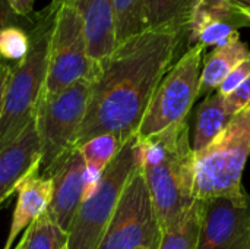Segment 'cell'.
I'll return each instance as SVG.
<instances>
[{"instance_id": "d6986e66", "label": "cell", "mask_w": 250, "mask_h": 249, "mask_svg": "<svg viewBox=\"0 0 250 249\" xmlns=\"http://www.w3.org/2000/svg\"><path fill=\"white\" fill-rule=\"evenodd\" d=\"M202 203L199 200L168 229L163 230L157 249H196Z\"/></svg>"}, {"instance_id": "7402d4cb", "label": "cell", "mask_w": 250, "mask_h": 249, "mask_svg": "<svg viewBox=\"0 0 250 249\" xmlns=\"http://www.w3.org/2000/svg\"><path fill=\"white\" fill-rule=\"evenodd\" d=\"M145 0H114L117 44L145 31Z\"/></svg>"}, {"instance_id": "6da1fadb", "label": "cell", "mask_w": 250, "mask_h": 249, "mask_svg": "<svg viewBox=\"0 0 250 249\" xmlns=\"http://www.w3.org/2000/svg\"><path fill=\"white\" fill-rule=\"evenodd\" d=\"M185 43V31L145 29L98 62L76 148L103 134H114L123 142L135 136L157 87L183 54Z\"/></svg>"}, {"instance_id": "f1b7e54d", "label": "cell", "mask_w": 250, "mask_h": 249, "mask_svg": "<svg viewBox=\"0 0 250 249\" xmlns=\"http://www.w3.org/2000/svg\"><path fill=\"white\" fill-rule=\"evenodd\" d=\"M233 1H236V3H239V4H242L243 7H248V9H250V0H233Z\"/></svg>"}, {"instance_id": "44dd1931", "label": "cell", "mask_w": 250, "mask_h": 249, "mask_svg": "<svg viewBox=\"0 0 250 249\" xmlns=\"http://www.w3.org/2000/svg\"><path fill=\"white\" fill-rule=\"evenodd\" d=\"M67 239L69 233L44 213L25 230L23 249H64L67 247Z\"/></svg>"}, {"instance_id": "d4e9b609", "label": "cell", "mask_w": 250, "mask_h": 249, "mask_svg": "<svg viewBox=\"0 0 250 249\" xmlns=\"http://www.w3.org/2000/svg\"><path fill=\"white\" fill-rule=\"evenodd\" d=\"M226 109L230 116L237 114L239 112L245 110L246 107L250 106V76L242 84L239 85L230 95L224 97Z\"/></svg>"}, {"instance_id": "9c48e42d", "label": "cell", "mask_w": 250, "mask_h": 249, "mask_svg": "<svg viewBox=\"0 0 250 249\" xmlns=\"http://www.w3.org/2000/svg\"><path fill=\"white\" fill-rule=\"evenodd\" d=\"M161 235L163 229L138 163L97 249H157Z\"/></svg>"}, {"instance_id": "3957f363", "label": "cell", "mask_w": 250, "mask_h": 249, "mask_svg": "<svg viewBox=\"0 0 250 249\" xmlns=\"http://www.w3.org/2000/svg\"><path fill=\"white\" fill-rule=\"evenodd\" d=\"M56 10V6L48 4L35 13L29 31V53L23 60L12 66L0 116V151L10 145L35 119L47 75L48 44Z\"/></svg>"}, {"instance_id": "2e32d148", "label": "cell", "mask_w": 250, "mask_h": 249, "mask_svg": "<svg viewBox=\"0 0 250 249\" xmlns=\"http://www.w3.org/2000/svg\"><path fill=\"white\" fill-rule=\"evenodd\" d=\"M249 54V47L240 38L214 47L205 54L199 79V97H207L217 91L227 75Z\"/></svg>"}, {"instance_id": "603a6c76", "label": "cell", "mask_w": 250, "mask_h": 249, "mask_svg": "<svg viewBox=\"0 0 250 249\" xmlns=\"http://www.w3.org/2000/svg\"><path fill=\"white\" fill-rule=\"evenodd\" d=\"M31 48L29 32L16 23H9L0 31V60L19 63Z\"/></svg>"}, {"instance_id": "1f68e13d", "label": "cell", "mask_w": 250, "mask_h": 249, "mask_svg": "<svg viewBox=\"0 0 250 249\" xmlns=\"http://www.w3.org/2000/svg\"><path fill=\"white\" fill-rule=\"evenodd\" d=\"M249 10H250V9H249Z\"/></svg>"}, {"instance_id": "7c38bea8", "label": "cell", "mask_w": 250, "mask_h": 249, "mask_svg": "<svg viewBox=\"0 0 250 249\" xmlns=\"http://www.w3.org/2000/svg\"><path fill=\"white\" fill-rule=\"evenodd\" d=\"M51 178L53 200L47 214L69 233L83 200L85 163L76 148L60 163Z\"/></svg>"}, {"instance_id": "ba28073f", "label": "cell", "mask_w": 250, "mask_h": 249, "mask_svg": "<svg viewBox=\"0 0 250 249\" xmlns=\"http://www.w3.org/2000/svg\"><path fill=\"white\" fill-rule=\"evenodd\" d=\"M48 44V63L42 95L53 97L82 79H92L98 63L89 57L85 25L79 13L67 6H56Z\"/></svg>"}, {"instance_id": "4dcf8cb0", "label": "cell", "mask_w": 250, "mask_h": 249, "mask_svg": "<svg viewBox=\"0 0 250 249\" xmlns=\"http://www.w3.org/2000/svg\"><path fill=\"white\" fill-rule=\"evenodd\" d=\"M64 249H67V247H66V248H64Z\"/></svg>"}, {"instance_id": "ac0fdd59", "label": "cell", "mask_w": 250, "mask_h": 249, "mask_svg": "<svg viewBox=\"0 0 250 249\" xmlns=\"http://www.w3.org/2000/svg\"><path fill=\"white\" fill-rule=\"evenodd\" d=\"M198 0H145V29H179L188 32V25Z\"/></svg>"}, {"instance_id": "cb8c5ba5", "label": "cell", "mask_w": 250, "mask_h": 249, "mask_svg": "<svg viewBox=\"0 0 250 249\" xmlns=\"http://www.w3.org/2000/svg\"><path fill=\"white\" fill-rule=\"evenodd\" d=\"M250 76V54L242 60L229 75L227 78L223 81V84L220 85V88L217 90V92L223 97L230 95L239 85H242L248 78Z\"/></svg>"}, {"instance_id": "484cf974", "label": "cell", "mask_w": 250, "mask_h": 249, "mask_svg": "<svg viewBox=\"0 0 250 249\" xmlns=\"http://www.w3.org/2000/svg\"><path fill=\"white\" fill-rule=\"evenodd\" d=\"M10 72H12V65L0 60V116H1V110H3V100H4L6 85H7Z\"/></svg>"}, {"instance_id": "7a4b0ae2", "label": "cell", "mask_w": 250, "mask_h": 249, "mask_svg": "<svg viewBox=\"0 0 250 249\" xmlns=\"http://www.w3.org/2000/svg\"><path fill=\"white\" fill-rule=\"evenodd\" d=\"M138 163L161 229L166 230L196 201L195 151L189 120L138 139Z\"/></svg>"}, {"instance_id": "8992f818", "label": "cell", "mask_w": 250, "mask_h": 249, "mask_svg": "<svg viewBox=\"0 0 250 249\" xmlns=\"http://www.w3.org/2000/svg\"><path fill=\"white\" fill-rule=\"evenodd\" d=\"M138 167V136L125 142L103 172L95 191L82 201L69 230L67 249H97L119 204L126 183Z\"/></svg>"}, {"instance_id": "52a82bcc", "label": "cell", "mask_w": 250, "mask_h": 249, "mask_svg": "<svg viewBox=\"0 0 250 249\" xmlns=\"http://www.w3.org/2000/svg\"><path fill=\"white\" fill-rule=\"evenodd\" d=\"M205 48L189 45L173 63L157 87L138 129V139L155 135L176 123L188 120L199 97V79Z\"/></svg>"}, {"instance_id": "277c9868", "label": "cell", "mask_w": 250, "mask_h": 249, "mask_svg": "<svg viewBox=\"0 0 250 249\" xmlns=\"http://www.w3.org/2000/svg\"><path fill=\"white\" fill-rule=\"evenodd\" d=\"M250 156V106L231 117L223 132L195 154V198L237 195Z\"/></svg>"}, {"instance_id": "83f0119b", "label": "cell", "mask_w": 250, "mask_h": 249, "mask_svg": "<svg viewBox=\"0 0 250 249\" xmlns=\"http://www.w3.org/2000/svg\"><path fill=\"white\" fill-rule=\"evenodd\" d=\"M16 15L13 13L9 0H0V31L3 26L13 23V18Z\"/></svg>"}, {"instance_id": "4fadbf2b", "label": "cell", "mask_w": 250, "mask_h": 249, "mask_svg": "<svg viewBox=\"0 0 250 249\" xmlns=\"http://www.w3.org/2000/svg\"><path fill=\"white\" fill-rule=\"evenodd\" d=\"M50 4H67L73 7L83 21L88 53L94 62L108 57L116 45L114 0H51Z\"/></svg>"}, {"instance_id": "4316f807", "label": "cell", "mask_w": 250, "mask_h": 249, "mask_svg": "<svg viewBox=\"0 0 250 249\" xmlns=\"http://www.w3.org/2000/svg\"><path fill=\"white\" fill-rule=\"evenodd\" d=\"M9 3L16 16H28L32 12L35 0H9Z\"/></svg>"}, {"instance_id": "f546056e", "label": "cell", "mask_w": 250, "mask_h": 249, "mask_svg": "<svg viewBox=\"0 0 250 249\" xmlns=\"http://www.w3.org/2000/svg\"><path fill=\"white\" fill-rule=\"evenodd\" d=\"M23 248H25V233H23L22 239L19 241V244L16 245V248H13V249H23Z\"/></svg>"}, {"instance_id": "9a60e30c", "label": "cell", "mask_w": 250, "mask_h": 249, "mask_svg": "<svg viewBox=\"0 0 250 249\" xmlns=\"http://www.w3.org/2000/svg\"><path fill=\"white\" fill-rule=\"evenodd\" d=\"M16 195L18 200L12 216L10 230L3 249L12 248L22 230L28 229L48 211L53 200V178L41 176L40 170H35L16 188Z\"/></svg>"}, {"instance_id": "8fae6325", "label": "cell", "mask_w": 250, "mask_h": 249, "mask_svg": "<svg viewBox=\"0 0 250 249\" xmlns=\"http://www.w3.org/2000/svg\"><path fill=\"white\" fill-rule=\"evenodd\" d=\"M250 26V10L233 0H198L188 25V47L205 50L240 38L242 28Z\"/></svg>"}, {"instance_id": "ffe728a7", "label": "cell", "mask_w": 250, "mask_h": 249, "mask_svg": "<svg viewBox=\"0 0 250 249\" xmlns=\"http://www.w3.org/2000/svg\"><path fill=\"white\" fill-rule=\"evenodd\" d=\"M123 145L125 142L117 135L103 134L85 141L76 150L82 156L83 163L88 169L103 173L107 166L116 158Z\"/></svg>"}, {"instance_id": "5bb4252c", "label": "cell", "mask_w": 250, "mask_h": 249, "mask_svg": "<svg viewBox=\"0 0 250 249\" xmlns=\"http://www.w3.org/2000/svg\"><path fill=\"white\" fill-rule=\"evenodd\" d=\"M35 170H40V142L34 119L10 145L0 151V204Z\"/></svg>"}, {"instance_id": "5b68a950", "label": "cell", "mask_w": 250, "mask_h": 249, "mask_svg": "<svg viewBox=\"0 0 250 249\" xmlns=\"http://www.w3.org/2000/svg\"><path fill=\"white\" fill-rule=\"evenodd\" d=\"M89 91L91 79H82L53 97L41 94L35 112L41 176H51L76 148Z\"/></svg>"}, {"instance_id": "e0dca14e", "label": "cell", "mask_w": 250, "mask_h": 249, "mask_svg": "<svg viewBox=\"0 0 250 249\" xmlns=\"http://www.w3.org/2000/svg\"><path fill=\"white\" fill-rule=\"evenodd\" d=\"M233 116L229 114L224 97L217 91L207 95L195 112L192 148L195 154L204 151L229 125Z\"/></svg>"}, {"instance_id": "30bf717a", "label": "cell", "mask_w": 250, "mask_h": 249, "mask_svg": "<svg viewBox=\"0 0 250 249\" xmlns=\"http://www.w3.org/2000/svg\"><path fill=\"white\" fill-rule=\"evenodd\" d=\"M201 203L196 249H250V195L246 191Z\"/></svg>"}]
</instances>
